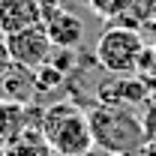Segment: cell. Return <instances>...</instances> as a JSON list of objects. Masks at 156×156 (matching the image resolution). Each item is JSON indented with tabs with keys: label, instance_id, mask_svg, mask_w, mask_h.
<instances>
[{
	"label": "cell",
	"instance_id": "ba28073f",
	"mask_svg": "<svg viewBox=\"0 0 156 156\" xmlns=\"http://www.w3.org/2000/svg\"><path fill=\"white\" fill-rule=\"evenodd\" d=\"M0 87H3V99L18 102V105H30L39 93L36 90V75L27 66H12L6 75L0 78Z\"/></svg>",
	"mask_w": 156,
	"mask_h": 156
},
{
	"label": "cell",
	"instance_id": "9c48e42d",
	"mask_svg": "<svg viewBox=\"0 0 156 156\" xmlns=\"http://www.w3.org/2000/svg\"><path fill=\"white\" fill-rule=\"evenodd\" d=\"M0 156H54V150L45 141V135H42L39 126H27L12 141H6L0 147Z\"/></svg>",
	"mask_w": 156,
	"mask_h": 156
},
{
	"label": "cell",
	"instance_id": "5b68a950",
	"mask_svg": "<svg viewBox=\"0 0 156 156\" xmlns=\"http://www.w3.org/2000/svg\"><path fill=\"white\" fill-rule=\"evenodd\" d=\"M33 24H42L39 0H0V36L18 33Z\"/></svg>",
	"mask_w": 156,
	"mask_h": 156
},
{
	"label": "cell",
	"instance_id": "52a82bcc",
	"mask_svg": "<svg viewBox=\"0 0 156 156\" xmlns=\"http://www.w3.org/2000/svg\"><path fill=\"white\" fill-rule=\"evenodd\" d=\"M150 96V87H147V78H126L120 75L117 81L102 84L99 90V102H111V105H141Z\"/></svg>",
	"mask_w": 156,
	"mask_h": 156
},
{
	"label": "cell",
	"instance_id": "8fae6325",
	"mask_svg": "<svg viewBox=\"0 0 156 156\" xmlns=\"http://www.w3.org/2000/svg\"><path fill=\"white\" fill-rule=\"evenodd\" d=\"M15 63H12V54H9V45H6V36H0V78L6 75L9 69H12Z\"/></svg>",
	"mask_w": 156,
	"mask_h": 156
},
{
	"label": "cell",
	"instance_id": "30bf717a",
	"mask_svg": "<svg viewBox=\"0 0 156 156\" xmlns=\"http://www.w3.org/2000/svg\"><path fill=\"white\" fill-rule=\"evenodd\" d=\"M33 75H36V90L39 93H51V90L63 87V81H66V72H63L60 66H54L51 60L42 63L39 69H33Z\"/></svg>",
	"mask_w": 156,
	"mask_h": 156
},
{
	"label": "cell",
	"instance_id": "6da1fadb",
	"mask_svg": "<svg viewBox=\"0 0 156 156\" xmlns=\"http://www.w3.org/2000/svg\"><path fill=\"white\" fill-rule=\"evenodd\" d=\"M90 135L93 147L105 153H138L147 144V123L129 108V105H111V102H96L90 111Z\"/></svg>",
	"mask_w": 156,
	"mask_h": 156
},
{
	"label": "cell",
	"instance_id": "7c38bea8",
	"mask_svg": "<svg viewBox=\"0 0 156 156\" xmlns=\"http://www.w3.org/2000/svg\"><path fill=\"white\" fill-rule=\"evenodd\" d=\"M138 156H156V141H147V144L138 150Z\"/></svg>",
	"mask_w": 156,
	"mask_h": 156
},
{
	"label": "cell",
	"instance_id": "7a4b0ae2",
	"mask_svg": "<svg viewBox=\"0 0 156 156\" xmlns=\"http://www.w3.org/2000/svg\"><path fill=\"white\" fill-rule=\"evenodd\" d=\"M39 129L51 150L60 156H87L93 150V135H90V120L87 111L78 108L75 102H54L42 108Z\"/></svg>",
	"mask_w": 156,
	"mask_h": 156
},
{
	"label": "cell",
	"instance_id": "4fadbf2b",
	"mask_svg": "<svg viewBox=\"0 0 156 156\" xmlns=\"http://www.w3.org/2000/svg\"><path fill=\"white\" fill-rule=\"evenodd\" d=\"M153 60H156V42H153Z\"/></svg>",
	"mask_w": 156,
	"mask_h": 156
},
{
	"label": "cell",
	"instance_id": "5bb4252c",
	"mask_svg": "<svg viewBox=\"0 0 156 156\" xmlns=\"http://www.w3.org/2000/svg\"><path fill=\"white\" fill-rule=\"evenodd\" d=\"M54 156H60V153H54Z\"/></svg>",
	"mask_w": 156,
	"mask_h": 156
},
{
	"label": "cell",
	"instance_id": "3957f363",
	"mask_svg": "<svg viewBox=\"0 0 156 156\" xmlns=\"http://www.w3.org/2000/svg\"><path fill=\"white\" fill-rule=\"evenodd\" d=\"M141 51H144L141 33L135 27H126V24L108 27L96 42V60L111 75H132V72H138Z\"/></svg>",
	"mask_w": 156,
	"mask_h": 156
},
{
	"label": "cell",
	"instance_id": "277c9868",
	"mask_svg": "<svg viewBox=\"0 0 156 156\" xmlns=\"http://www.w3.org/2000/svg\"><path fill=\"white\" fill-rule=\"evenodd\" d=\"M6 45H9L12 63L15 66H27V69H39L42 63L51 60V51H54V45H51V39H48L42 24L24 27L18 33H9Z\"/></svg>",
	"mask_w": 156,
	"mask_h": 156
},
{
	"label": "cell",
	"instance_id": "8992f818",
	"mask_svg": "<svg viewBox=\"0 0 156 156\" xmlns=\"http://www.w3.org/2000/svg\"><path fill=\"white\" fill-rule=\"evenodd\" d=\"M42 27H45V33H48V39H51L54 48H75L78 42H81V36H84L81 18H75L72 12H66L63 6L54 9V12H48L42 18Z\"/></svg>",
	"mask_w": 156,
	"mask_h": 156
}]
</instances>
